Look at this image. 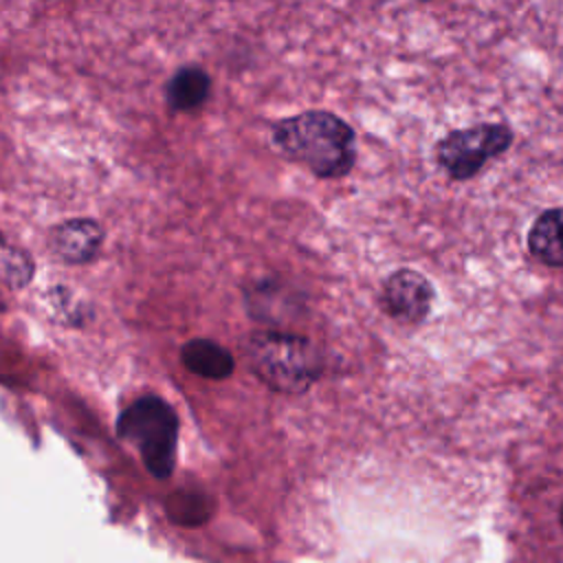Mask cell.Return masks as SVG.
I'll use <instances>...</instances> for the list:
<instances>
[{"mask_svg": "<svg viewBox=\"0 0 563 563\" xmlns=\"http://www.w3.org/2000/svg\"><path fill=\"white\" fill-rule=\"evenodd\" d=\"M119 435L134 444L141 453L145 468L165 479L176 464L178 418L169 402L158 396H143L134 400L117 422Z\"/></svg>", "mask_w": 563, "mask_h": 563, "instance_id": "3957f363", "label": "cell"}, {"mask_svg": "<svg viewBox=\"0 0 563 563\" xmlns=\"http://www.w3.org/2000/svg\"><path fill=\"white\" fill-rule=\"evenodd\" d=\"M273 143L317 178H343L356 163V132L330 110H303L273 125Z\"/></svg>", "mask_w": 563, "mask_h": 563, "instance_id": "6da1fadb", "label": "cell"}, {"mask_svg": "<svg viewBox=\"0 0 563 563\" xmlns=\"http://www.w3.org/2000/svg\"><path fill=\"white\" fill-rule=\"evenodd\" d=\"M33 273L31 255L0 238V279L11 288H22L33 279Z\"/></svg>", "mask_w": 563, "mask_h": 563, "instance_id": "8fae6325", "label": "cell"}, {"mask_svg": "<svg viewBox=\"0 0 563 563\" xmlns=\"http://www.w3.org/2000/svg\"><path fill=\"white\" fill-rule=\"evenodd\" d=\"M383 299L387 312L394 319L416 325L429 314V308L433 303V286L422 273L400 268L387 277Z\"/></svg>", "mask_w": 563, "mask_h": 563, "instance_id": "5b68a950", "label": "cell"}, {"mask_svg": "<svg viewBox=\"0 0 563 563\" xmlns=\"http://www.w3.org/2000/svg\"><path fill=\"white\" fill-rule=\"evenodd\" d=\"M180 361L191 374L209 378V380L227 378V376H231V372L235 367L233 354L211 339L187 341L180 350Z\"/></svg>", "mask_w": 563, "mask_h": 563, "instance_id": "9c48e42d", "label": "cell"}, {"mask_svg": "<svg viewBox=\"0 0 563 563\" xmlns=\"http://www.w3.org/2000/svg\"><path fill=\"white\" fill-rule=\"evenodd\" d=\"M418 2H433V0H418Z\"/></svg>", "mask_w": 563, "mask_h": 563, "instance_id": "4fadbf2b", "label": "cell"}, {"mask_svg": "<svg viewBox=\"0 0 563 563\" xmlns=\"http://www.w3.org/2000/svg\"><path fill=\"white\" fill-rule=\"evenodd\" d=\"M211 95V77L202 66H180L165 84V103L174 112H196Z\"/></svg>", "mask_w": 563, "mask_h": 563, "instance_id": "52a82bcc", "label": "cell"}, {"mask_svg": "<svg viewBox=\"0 0 563 563\" xmlns=\"http://www.w3.org/2000/svg\"><path fill=\"white\" fill-rule=\"evenodd\" d=\"M246 354L257 378L282 394H301L321 374L317 347L290 332H255L249 336Z\"/></svg>", "mask_w": 563, "mask_h": 563, "instance_id": "7a4b0ae2", "label": "cell"}, {"mask_svg": "<svg viewBox=\"0 0 563 563\" xmlns=\"http://www.w3.org/2000/svg\"><path fill=\"white\" fill-rule=\"evenodd\" d=\"M515 132L508 123H475L468 128H455L435 141V163L453 180H471L482 167L512 145Z\"/></svg>", "mask_w": 563, "mask_h": 563, "instance_id": "277c9868", "label": "cell"}, {"mask_svg": "<svg viewBox=\"0 0 563 563\" xmlns=\"http://www.w3.org/2000/svg\"><path fill=\"white\" fill-rule=\"evenodd\" d=\"M530 253L545 266L563 268V207L541 211L528 231Z\"/></svg>", "mask_w": 563, "mask_h": 563, "instance_id": "ba28073f", "label": "cell"}, {"mask_svg": "<svg viewBox=\"0 0 563 563\" xmlns=\"http://www.w3.org/2000/svg\"><path fill=\"white\" fill-rule=\"evenodd\" d=\"M103 242V229L92 218H70L57 224L51 233L55 255L66 264L90 262Z\"/></svg>", "mask_w": 563, "mask_h": 563, "instance_id": "8992f818", "label": "cell"}, {"mask_svg": "<svg viewBox=\"0 0 563 563\" xmlns=\"http://www.w3.org/2000/svg\"><path fill=\"white\" fill-rule=\"evenodd\" d=\"M165 512L174 523L180 526H200L211 515V504L205 495L191 490H178L165 499Z\"/></svg>", "mask_w": 563, "mask_h": 563, "instance_id": "30bf717a", "label": "cell"}, {"mask_svg": "<svg viewBox=\"0 0 563 563\" xmlns=\"http://www.w3.org/2000/svg\"><path fill=\"white\" fill-rule=\"evenodd\" d=\"M561 523H563V506H561Z\"/></svg>", "mask_w": 563, "mask_h": 563, "instance_id": "7c38bea8", "label": "cell"}]
</instances>
